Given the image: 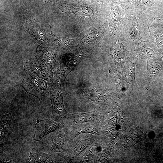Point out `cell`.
<instances>
[{
  "label": "cell",
  "mask_w": 163,
  "mask_h": 163,
  "mask_svg": "<svg viewBox=\"0 0 163 163\" xmlns=\"http://www.w3.org/2000/svg\"><path fill=\"white\" fill-rule=\"evenodd\" d=\"M25 73L22 84L26 92L38 98L40 102L49 97L50 86L47 82L33 73Z\"/></svg>",
  "instance_id": "6da1fadb"
},
{
  "label": "cell",
  "mask_w": 163,
  "mask_h": 163,
  "mask_svg": "<svg viewBox=\"0 0 163 163\" xmlns=\"http://www.w3.org/2000/svg\"><path fill=\"white\" fill-rule=\"evenodd\" d=\"M63 97L62 93L59 86L53 85L50 87L49 98L52 105L51 117L55 121L63 120L68 116L63 104Z\"/></svg>",
  "instance_id": "7a4b0ae2"
},
{
  "label": "cell",
  "mask_w": 163,
  "mask_h": 163,
  "mask_svg": "<svg viewBox=\"0 0 163 163\" xmlns=\"http://www.w3.org/2000/svg\"><path fill=\"white\" fill-rule=\"evenodd\" d=\"M25 72L33 73L40 78L46 81L50 86L53 85L52 71L38 60L29 59L24 62Z\"/></svg>",
  "instance_id": "3957f363"
},
{
  "label": "cell",
  "mask_w": 163,
  "mask_h": 163,
  "mask_svg": "<svg viewBox=\"0 0 163 163\" xmlns=\"http://www.w3.org/2000/svg\"><path fill=\"white\" fill-rule=\"evenodd\" d=\"M60 123L50 119H37L35 124V130L33 139L38 141L49 134L56 131Z\"/></svg>",
  "instance_id": "277c9868"
},
{
  "label": "cell",
  "mask_w": 163,
  "mask_h": 163,
  "mask_svg": "<svg viewBox=\"0 0 163 163\" xmlns=\"http://www.w3.org/2000/svg\"><path fill=\"white\" fill-rule=\"evenodd\" d=\"M162 69V67L158 62L147 59V69L144 84L146 89H149L151 88L156 77Z\"/></svg>",
  "instance_id": "5b68a950"
},
{
  "label": "cell",
  "mask_w": 163,
  "mask_h": 163,
  "mask_svg": "<svg viewBox=\"0 0 163 163\" xmlns=\"http://www.w3.org/2000/svg\"><path fill=\"white\" fill-rule=\"evenodd\" d=\"M27 162L29 163H50L53 162L50 156L47 154L38 152L33 149L30 152Z\"/></svg>",
  "instance_id": "8992f818"
},
{
  "label": "cell",
  "mask_w": 163,
  "mask_h": 163,
  "mask_svg": "<svg viewBox=\"0 0 163 163\" xmlns=\"http://www.w3.org/2000/svg\"><path fill=\"white\" fill-rule=\"evenodd\" d=\"M12 118V114L10 113L3 115L1 119L0 144L2 147L9 130Z\"/></svg>",
  "instance_id": "52a82bcc"
},
{
  "label": "cell",
  "mask_w": 163,
  "mask_h": 163,
  "mask_svg": "<svg viewBox=\"0 0 163 163\" xmlns=\"http://www.w3.org/2000/svg\"><path fill=\"white\" fill-rule=\"evenodd\" d=\"M65 138L63 132L59 131L56 135L51 148L49 150L50 153L62 152L64 149Z\"/></svg>",
  "instance_id": "ba28073f"
},
{
  "label": "cell",
  "mask_w": 163,
  "mask_h": 163,
  "mask_svg": "<svg viewBox=\"0 0 163 163\" xmlns=\"http://www.w3.org/2000/svg\"><path fill=\"white\" fill-rule=\"evenodd\" d=\"M72 115L74 121L78 123L94 121L97 117V113L94 111L77 113H73Z\"/></svg>",
  "instance_id": "9c48e42d"
},
{
  "label": "cell",
  "mask_w": 163,
  "mask_h": 163,
  "mask_svg": "<svg viewBox=\"0 0 163 163\" xmlns=\"http://www.w3.org/2000/svg\"><path fill=\"white\" fill-rule=\"evenodd\" d=\"M136 60L128 68L126 72V77L128 79L129 85L131 88L133 86L138 87L136 83L135 78V66Z\"/></svg>",
  "instance_id": "30bf717a"
},
{
  "label": "cell",
  "mask_w": 163,
  "mask_h": 163,
  "mask_svg": "<svg viewBox=\"0 0 163 163\" xmlns=\"http://www.w3.org/2000/svg\"><path fill=\"white\" fill-rule=\"evenodd\" d=\"M133 133L130 136V144L133 145V146L139 142L145 139V136L144 134L138 127L135 129V130L133 131Z\"/></svg>",
  "instance_id": "8fae6325"
},
{
  "label": "cell",
  "mask_w": 163,
  "mask_h": 163,
  "mask_svg": "<svg viewBox=\"0 0 163 163\" xmlns=\"http://www.w3.org/2000/svg\"><path fill=\"white\" fill-rule=\"evenodd\" d=\"M85 133H90L96 135L98 133L97 129L93 126H88L81 128L78 131L77 135Z\"/></svg>",
  "instance_id": "7c38bea8"
},
{
  "label": "cell",
  "mask_w": 163,
  "mask_h": 163,
  "mask_svg": "<svg viewBox=\"0 0 163 163\" xmlns=\"http://www.w3.org/2000/svg\"><path fill=\"white\" fill-rule=\"evenodd\" d=\"M117 81L118 89L120 93L122 94L126 90V79L123 76H120L118 79Z\"/></svg>",
  "instance_id": "4fadbf2b"
},
{
  "label": "cell",
  "mask_w": 163,
  "mask_h": 163,
  "mask_svg": "<svg viewBox=\"0 0 163 163\" xmlns=\"http://www.w3.org/2000/svg\"><path fill=\"white\" fill-rule=\"evenodd\" d=\"M120 16V13L115 11L111 14L110 19V23L112 27L114 26L117 23Z\"/></svg>",
  "instance_id": "5bb4252c"
},
{
  "label": "cell",
  "mask_w": 163,
  "mask_h": 163,
  "mask_svg": "<svg viewBox=\"0 0 163 163\" xmlns=\"http://www.w3.org/2000/svg\"><path fill=\"white\" fill-rule=\"evenodd\" d=\"M160 43L161 45L163 46V41H161Z\"/></svg>",
  "instance_id": "9a60e30c"
}]
</instances>
